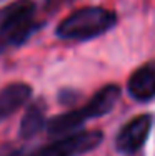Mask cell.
<instances>
[{
  "instance_id": "6da1fadb",
  "label": "cell",
  "mask_w": 155,
  "mask_h": 156,
  "mask_svg": "<svg viewBox=\"0 0 155 156\" xmlns=\"http://www.w3.org/2000/svg\"><path fill=\"white\" fill-rule=\"evenodd\" d=\"M119 22L113 10L88 5L72 12L57 25L55 35L68 42H88L110 32Z\"/></svg>"
},
{
  "instance_id": "7a4b0ae2",
  "label": "cell",
  "mask_w": 155,
  "mask_h": 156,
  "mask_svg": "<svg viewBox=\"0 0 155 156\" xmlns=\"http://www.w3.org/2000/svg\"><path fill=\"white\" fill-rule=\"evenodd\" d=\"M34 0H15L0 10V55L9 48L22 47L32 35L43 27L35 18Z\"/></svg>"
},
{
  "instance_id": "3957f363",
  "label": "cell",
  "mask_w": 155,
  "mask_h": 156,
  "mask_svg": "<svg viewBox=\"0 0 155 156\" xmlns=\"http://www.w3.org/2000/svg\"><path fill=\"white\" fill-rule=\"evenodd\" d=\"M103 141V133L100 129H82L60 136L47 146L30 153V156H83L97 150Z\"/></svg>"
},
{
  "instance_id": "277c9868",
  "label": "cell",
  "mask_w": 155,
  "mask_h": 156,
  "mask_svg": "<svg viewBox=\"0 0 155 156\" xmlns=\"http://www.w3.org/2000/svg\"><path fill=\"white\" fill-rule=\"evenodd\" d=\"M152 125H153V118L149 113H143L132 118L117 133L115 150L125 156H134L135 153H138L143 148L147 138H149Z\"/></svg>"
},
{
  "instance_id": "5b68a950",
  "label": "cell",
  "mask_w": 155,
  "mask_h": 156,
  "mask_svg": "<svg viewBox=\"0 0 155 156\" xmlns=\"http://www.w3.org/2000/svg\"><path fill=\"white\" fill-rule=\"evenodd\" d=\"M127 91L135 101L149 103L155 100V63L149 62L132 72L127 81Z\"/></svg>"
},
{
  "instance_id": "8992f818",
  "label": "cell",
  "mask_w": 155,
  "mask_h": 156,
  "mask_svg": "<svg viewBox=\"0 0 155 156\" xmlns=\"http://www.w3.org/2000/svg\"><path fill=\"white\" fill-rule=\"evenodd\" d=\"M32 87L25 81H15L0 88V121L7 120L25 106L32 98Z\"/></svg>"
},
{
  "instance_id": "52a82bcc",
  "label": "cell",
  "mask_w": 155,
  "mask_h": 156,
  "mask_svg": "<svg viewBox=\"0 0 155 156\" xmlns=\"http://www.w3.org/2000/svg\"><path fill=\"white\" fill-rule=\"evenodd\" d=\"M120 96H122V90L119 85L109 83L105 87H102L83 106L88 120H95V118L109 115L110 111L115 108L117 103H119Z\"/></svg>"
},
{
  "instance_id": "ba28073f",
  "label": "cell",
  "mask_w": 155,
  "mask_h": 156,
  "mask_svg": "<svg viewBox=\"0 0 155 156\" xmlns=\"http://www.w3.org/2000/svg\"><path fill=\"white\" fill-rule=\"evenodd\" d=\"M85 121H88V116L85 113L83 108H73V110H68L65 113H60V115H55L54 118H50L47 121L45 128H47V133L50 136H67L70 133H75L77 129H80Z\"/></svg>"
},
{
  "instance_id": "9c48e42d",
  "label": "cell",
  "mask_w": 155,
  "mask_h": 156,
  "mask_svg": "<svg viewBox=\"0 0 155 156\" xmlns=\"http://www.w3.org/2000/svg\"><path fill=\"white\" fill-rule=\"evenodd\" d=\"M47 125V101L43 98H39L28 105L24 118L20 121L18 135L24 140H30L37 136Z\"/></svg>"
},
{
  "instance_id": "30bf717a",
  "label": "cell",
  "mask_w": 155,
  "mask_h": 156,
  "mask_svg": "<svg viewBox=\"0 0 155 156\" xmlns=\"http://www.w3.org/2000/svg\"><path fill=\"white\" fill-rule=\"evenodd\" d=\"M80 98L79 90H72V88H64L58 91V103L60 105H75V101Z\"/></svg>"
},
{
  "instance_id": "8fae6325",
  "label": "cell",
  "mask_w": 155,
  "mask_h": 156,
  "mask_svg": "<svg viewBox=\"0 0 155 156\" xmlns=\"http://www.w3.org/2000/svg\"><path fill=\"white\" fill-rule=\"evenodd\" d=\"M70 2H73V0H45L43 2V9L47 12H55V10H58L60 7L67 5Z\"/></svg>"
},
{
  "instance_id": "7c38bea8",
  "label": "cell",
  "mask_w": 155,
  "mask_h": 156,
  "mask_svg": "<svg viewBox=\"0 0 155 156\" xmlns=\"http://www.w3.org/2000/svg\"><path fill=\"white\" fill-rule=\"evenodd\" d=\"M2 156H30V153H27L25 150H12L7 154H2Z\"/></svg>"
}]
</instances>
